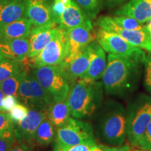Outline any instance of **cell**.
<instances>
[{"label": "cell", "mask_w": 151, "mask_h": 151, "mask_svg": "<svg viewBox=\"0 0 151 151\" xmlns=\"http://www.w3.org/2000/svg\"><path fill=\"white\" fill-rule=\"evenodd\" d=\"M14 136V122L8 113L0 111V137Z\"/></svg>", "instance_id": "28"}, {"label": "cell", "mask_w": 151, "mask_h": 151, "mask_svg": "<svg viewBox=\"0 0 151 151\" xmlns=\"http://www.w3.org/2000/svg\"><path fill=\"white\" fill-rule=\"evenodd\" d=\"M127 139L137 147L151 120V97L137 94L129 103L127 110Z\"/></svg>", "instance_id": "4"}, {"label": "cell", "mask_w": 151, "mask_h": 151, "mask_svg": "<svg viewBox=\"0 0 151 151\" xmlns=\"http://www.w3.org/2000/svg\"><path fill=\"white\" fill-rule=\"evenodd\" d=\"M99 28L117 34L130 44L137 48L151 52V35L146 28L139 30H129L119 27L113 21L111 17L103 16L96 22Z\"/></svg>", "instance_id": "9"}, {"label": "cell", "mask_w": 151, "mask_h": 151, "mask_svg": "<svg viewBox=\"0 0 151 151\" xmlns=\"http://www.w3.org/2000/svg\"><path fill=\"white\" fill-rule=\"evenodd\" d=\"M16 141L15 136L0 137V151H9Z\"/></svg>", "instance_id": "34"}, {"label": "cell", "mask_w": 151, "mask_h": 151, "mask_svg": "<svg viewBox=\"0 0 151 151\" xmlns=\"http://www.w3.org/2000/svg\"><path fill=\"white\" fill-rule=\"evenodd\" d=\"M71 85L67 99L71 116L76 119L90 117L101 106L102 83L78 78Z\"/></svg>", "instance_id": "2"}, {"label": "cell", "mask_w": 151, "mask_h": 151, "mask_svg": "<svg viewBox=\"0 0 151 151\" xmlns=\"http://www.w3.org/2000/svg\"><path fill=\"white\" fill-rule=\"evenodd\" d=\"M114 147H108L104 145H99L97 144L92 151H111Z\"/></svg>", "instance_id": "37"}, {"label": "cell", "mask_w": 151, "mask_h": 151, "mask_svg": "<svg viewBox=\"0 0 151 151\" xmlns=\"http://www.w3.org/2000/svg\"><path fill=\"white\" fill-rule=\"evenodd\" d=\"M71 116L70 108L67 99L52 103L46 111V117L56 128L67 124Z\"/></svg>", "instance_id": "22"}, {"label": "cell", "mask_w": 151, "mask_h": 151, "mask_svg": "<svg viewBox=\"0 0 151 151\" xmlns=\"http://www.w3.org/2000/svg\"><path fill=\"white\" fill-rule=\"evenodd\" d=\"M144 86L147 91L151 94V55L146 57V59L144 60Z\"/></svg>", "instance_id": "33"}, {"label": "cell", "mask_w": 151, "mask_h": 151, "mask_svg": "<svg viewBox=\"0 0 151 151\" xmlns=\"http://www.w3.org/2000/svg\"><path fill=\"white\" fill-rule=\"evenodd\" d=\"M90 19L95 18L100 10V0H75Z\"/></svg>", "instance_id": "26"}, {"label": "cell", "mask_w": 151, "mask_h": 151, "mask_svg": "<svg viewBox=\"0 0 151 151\" xmlns=\"http://www.w3.org/2000/svg\"><path fill=\"white\" fill-rule=\"evenodd\" d=\"M146 57L142 49L125 55L109 54L101 78L105 91L116 96H124L134 91Z\"/></svg>", "instance_id": "1"}, {"label": "cell", "mask_w": 151, "mask_h": 151, "mask_svg": "<svg viewBox=\"0 0 151 151\" xmlns=\"http://www.w3.org/2000/svg\"><path fill=\"white\" fill-rule=\"evenodd\" d=\"M9 151H34V150L33 146L29 143L16 141Z\"/></svg>", "instance_id": "36"}, {"label": "cell", "mask_w": 151, "mask_h": 151, "mask_svg": "<svg viewBox=\"0 0 151 151\" xmlns=\"http://www.w3.org/2000/svg\"><path fill=\"white\" fill-rule=\"evenodd\" d=\"M129 151H137V149H134V148H130Z\"/></svg>", "instance_id": "43"}, {"label": "cell", "mask_w": 151, "mask_h": 151, "mask_svg": "<svg viewBox=\"0 0 151 151\" xmlns=\"http://www.w3.org/2000/svg\"><path fill=\"white\" fill-rule=\"evenodd\" d=\"M28 109L27 106L24 105L23 104L17 103L16 105L9 111L8 113L11 120L14 122H17L22 120L26 115L27 114Z\"/></svg>", "instance_id": "30"}, {"label": "cell", "mask_w": 151, "mask_h": 151, "mask_svg": "<svg viewBox=\"0 0 151 151\" xmlns=\"http://www.w3.org/2000/svg\"><path fill=\"white\" fill-rule=\"evenodd\" d=\"M28 38L0 40V52L4 58L16 61L24 62L29 52Z\"/></svg>", "instance_id": "17"}, {"label": "cell", "mask_w": 151, "mask_h": 151, "mask_svg": "<svg viewBox=\"0 0 151 151\" xmlns=\"http://www.w3.org/2000/svg\"><path fill=\"white\" fill-rule=\"evenodd\" d=\"M27 0H0V26L24 16Z\"/></svg>", "instance_id": "19"}, {"label": "cell", "mask_w": 151, "mask_h": 151, "mask_svg": "<svg viewBox=\"0 0 151 151\" xmlns=\"http://www.w3.org/2000/svg\"><path fill=\"white\" fill-rule=\"evenodd\" d=\"M18 98L13 95H6L4 98L3 108L4 111H9L15 105L18 103Z\"/></svg>", "instance_id": "35"}, {"label": "cell", "mask_w": 151, "mask_h": 151, "mask_svg": "<svg viewBox=\"0 0 151 151\" xmlns=\"http://www.w3.org/2000/svg\"><path fill=\"white\" fill-rule=\"evenodd\" d=\"M94 139L91 124L70 118L67 124L57 128L53 151L64 150Z\"/></svg>", "instance_id": "6"}, {"label": "cell", "mask_w": 151, "mask_h": 151, "mask_svg": "<svg viewBox=\"0 0 151 151\" xmlns=\"http://www.w3.org/2000/svg\"><path fill=\"white\" fill-rule=\"evenodd\" d=\"M131 147L128 145H124V146H120L116 148V147H114L113 148V150L111 151H129Z\"/></svg>", "instance_id": "38"}, {"label": "cell", "mask_w": 151, "mask_h": 151, "mask_svg": "<svg viewBox=\"0 0 151 151\" xmlns=\"http://www.w3.org/2000/svg\"><path fill=\"white\" fill-rule=\"evenodd\" d=\"M4 97V94L3 93L2 90H1V88H0V111H4L3 108V101Z\"/></svg>", "instance_id": "39"}, {"label": "cell", "mask_w": 151, "mask_h": 151, "mask_svg": "<svg viewBox=\"0 0 151 151\" xmlns=\"http://www.w3.org/2000/svg\"><path fill=\"white\" fill-rule=\"evenodd\" d=\"M24 17L33 27H41L55 24L51 12V4L48 0H27Z\"/></svg>", "instance_id": "13"}, {"label": "cell", "mask_w": 151, "mask_h": 151, "mask_svg": "<svg viewBox=\"0 0 151 151\" xmlns=\"http://www.w3.org/2000/svg\"><path fill=\"white\" fill-rule=\"evenodd\" d=\"M55 127L46 116L36 132L34 138V144L40 146H46L55 141L56 136Z\"/></svg>", "instance_id": "23"}, {"label": "cell", "mask_w": 151, "mask_h": 151, "mask_svg": "<svg viewBox=\"0 0 151 151\" xmlns=\"http://www.w3.org/2000/svg\"><path fill=\"white\" fill-rule=\"evenodd\" d=\"M68 54L62 64H67L76 57L90 43L96 39L91 20L82 25L67 31Z\"/></svg>", "instance_id": "10"}, {"label": "cell", "mask_w": 151, "mask_h": 151, "mask_svg": "<svg viewBox=\"0 0 151 151\" xmlns=\"http://www.w3.org/2000/svg\"><path fill=\"white\" fill-rule=\"evenodd\" d=\"M109 1H112V2H116V3H120V2H122V1H126V0H109Z\"/></svg>", "instance_id": "41"}, {"label": "cell", "mask_w": 151, "mask_h": 151, "mask_svg": "<svg viewBox=\"0 0 151 151\" xmlns=\"http://www.w3.org/2000/svg\"><path fill=\"white\" fill-rule=\"evenodd\" d=\"M96 40L105 52L113 55H129L140 50L117 34L99 28L96 33Z\"/></svg>", "instance_id": "12"}, {"label": "cell", "mask_w": 151, "mask_h": 151, "mask_svg": "<svg viewBox=\"0 0 151 151\" xmlns=\"http://www.w3.org/2000/svg\"><path fill=\"white\" fill-rule=\"evenodd\" d=\"M97 145V141H96L95 139H94L86 141V142L81 143V144L76 145V146H73L70 147V148L58 151H92Z\"/></svg>", "instance_id": "32"}, {"label": "cell", "mask_w": 151, "mask_h": 151, "mask_svg": "<svg viewBox=\"0 0 151 151\" xmlns=\"http://www.w3.org/2000/svg\"><path fill=\"white\" fill-rule=\"evenodd\" d=\"M98 132L105 143L120 146L127 139V111L114 101L106 103L98 124Z\"/></svg>", "instance_id": "3"}, {"label": "cell", "mask_w": 151, "mask_h": 151, "mask_svg": "<svg viewBox=\"0 0 151 151\" xmlns=\"http://www.w3.org/2000/svg\"><path fill=\"white\" fill-rule=\"evenodd\" d=\"M146 27L147 30L148 31V32L150 33V35H151V18L147 22V24L146 25Z\"/></svg>", "instance_id": "40"}, {"label": "cell", "mask_w": 151, "mask_h": 151, "mask_svg": "<svg viewBox=\"0 0 151 151\" xmlns=\"http://www.w3.org/2000/svg\"><path fill=\"white\" fill-rule=\"evenodd\" d=\"M92 57L88 71L82 78L97 81L102 78L107 65L106 52L97 41H92Z\"/></svg>", "instance_id": "20"}, {"label": "cell", "mask_w": 151, "mask_h": 151, "mask_svg": "<svg viewBox=\"0 0 151 151\" xmlns=\"http://www.w3.org/2000/svg\"><path fill=\"white\" fill-rule=\"evenodd\" d=\"M46 116V111L29 109L22 120L14 122V136L17 142H25L33 146L37 128Z\"/></svg>", "instance_id": "11"}, {"label": "cell", "mask_w": 151, "mask_h": 151, "mask_svg": "<svg viewBox=\"0 0 151 151\" xmlns=\"http://www.w3.org/2000/svg\"><path fill=\"white\" fill-rule=\"evenodd\" d=\"M137 148L142 150H151V120L148 122L144 134Z\"/></svg>", "instance_id": "31"}, {"label": "cell", "mask_w": 151, "mask_h": 151, "mask_svg": "<svg viewBox=\"0 0 151 151\" xmlns=\"http://www.w3.org/2000/svg\"><path fill=\"white\" fill-rule=\"evenodd\" d=\"M17 98L28 108L43 111H46L53 103L51 97L37 79L28 73L20 83Z\"/></svg>", "instance_id": "7"}, {"label": "cell", "mask_w": 151, "mask_h": 151, "mask_svg": "<svg viewBox=\"0 0 151 151\" xmlns=\"http://www.w3.org/2000/svg\"><path fill=\"white\" fill-rule=\"evenodd\" d=\"M27 74V69H24L20 71V73L0 83V88L4 95H13L17 97L19 87L20 86L22 79Z\"/></svg>", "instance_id": "25"}, {"label": "cell", "mask_w": 151, "mask_h": 151, "mask_svg": "<svg viewBox=\"0 0 151 151\" xmlns=\"http://www.w3.org/2000/svg\"><path fill=\"white\" fill-rule=\"evenodd\" d=\"M72 0H54L51 4V12L53 21L56 24L59 21L62 14Z\"/></svg>", "instance_id": "29"}, {"label": "cell", "mask_w": 151, "mask_h": 151, "mask_svg": "<svg viewBox=\"0 0 151 151\" xmlns=\"http://www.w3.org/2000/svg\"><path fill=\"white\" fill-rule=\"evenodd\" d=\"M32 75L51 97L54 102L67 99L71 83L61 65H47L35 68Z\"/></svg>", "instance_id": "5"}, {"label": "cell", "mask_w": 151, "mask_h": 151, "mask_svg": "<svg viewBox=\"0 0 151 151\" xmlns=\"http://www.w3.org/2000/svg\"><path fill=\"white\" fill-rule=\"evenodd\" d=\"M116 16L134 18L141 23L151 18V0H130L116 11Z\"/></svg>", "instance_id": "16"}, {"label": "cell", "mask_w": 151, "mask_h": 151, "mask_svg": "<svg viewBox=\"0 0 151 151\" xmlns=\"http://www.w3.org/2000/svg\"><path fill=\"white\" fill-rule=\"evenodd\" d=\"M2 58H3V55H1V52H0V60H1Z\"/></svg>", "instance_id": "44"}, {"label": "cell", "mask_w": 151, "mask_h": 151, "mask_svg": "<svg viewBox=\"0 0 151 151\" xmlns=\"http://www.w3.org/2000/svg\"><path fill=\"white\" fill-rule=\"evenodd\" d=\"M24 69H26L24 62L16 61L3 57L0 60V83Z\"/></svg>", "instance_id": "24"}, {"label": "cell", "mask_w": 151, "mask_h": 151, "mask_svg": "<svg viewBox=\"0 0 151 151\" xmlns=\"http://www.w3.org/2000/svg\"><path fill=\"white\" fill-rule=\"evenodd\" d=\"M90 20L91 19L88 18L80 6L72 0L62 14L57 25L60 29L67 31L82 25Z\"/></svg>", "instance_id": "18"}, {"label": "cell", "mask_w": 151, "mask_h": 151, "mask_svg": "<svg viewBox=\"0 0 151 151\" xmlns=\"http://www.w3.org/2000/svg\"><path fill=\"white\" fill-rule=\"evenodd\" d=\"M58 29L59 27L56 24L32 28L28 37L30 46L28 58H34L39 54L55 36Z\"/></svg>", "instance_id": "15"}, {"label": "cell", "mask_w": 151, "mask_h": 151, "mask_svg": "<svg viewBox=\"0 0 151 151\" xmlns=\"http://www.w3.org/2000/svg\"><path fill=\"white\" fill-rule=\"evenodd\" d=\"M111 19L117 25L125 29L139 30L146 28V25H143L142 23L138 22L134 18H130V17L116 16L111 17Z\"/></svg>", "instance_id": "27"}, {"label": "cell", "mask_w": 151, "mask_h": 151, "mask_svg": "<svg viewBox=\"0 0 151 151\" xmlns=\"http://www.w3.org/2000/svg\"><path fill=\"white\" fill-rule=\"evenodd\" d=\"M32 24L26 17H22L11 23L0 26V40L28 38Z\"/></svg>", "instance_id": "21"}, {"label": "cell", "mask_w": 151, "mask_h": 151, "mask_svg": "<svg viewBox=\"0 0 151 151\" xmlns=\"http://www.w3.org/2000/svg\"><path fill=\"white\" fill-rule=\"evenodd\" d=\"M137 151H151V150H142V149H140V150H137Z\"/></svg>", "instance_id": "42"}, {"label": "cell", "mask_w": 151, "mask_h": 151, "mask_svg": "<svg viewBox=\"0 0 151 151\" xmlns=\"http://www.w3.org/2000/svg\"><path fill=\"white\" fill-rule=\"evenodd\" d=\"M93 48L92 42L67 64H60L65 69L71 84L86 74L91 62Z\"/></svg>", "instance_id": "14"}, {"label": "cell", "mask_w": 151, "mask_h": 151, "mask_svg": "<svg viewBox=\"0 0 151 151\" xmlns=\"http://www.w3.org/2000/svg\"><path fill=\"white\" fill-rule=\"evenodd\" d=\"M68 54L67 31L60 29L51 41L39 54L29 58V65L32 69L47 65H60Z\"/></svg>", "instance_id": "8"}]
</instances>
